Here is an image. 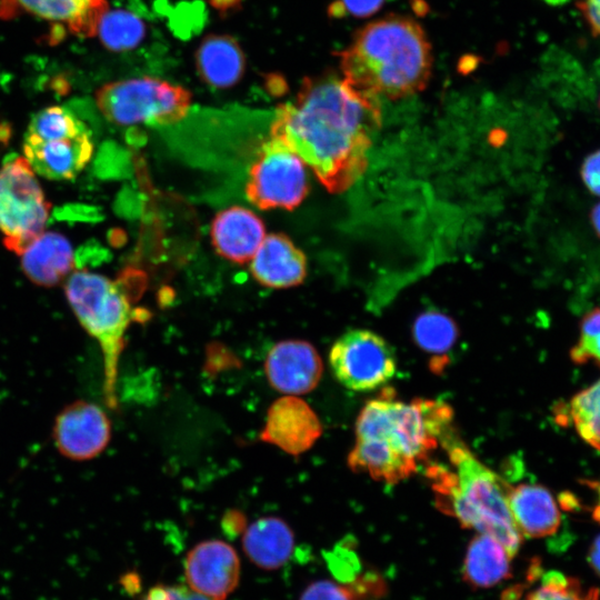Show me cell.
<instances>
[{
  "instance_id": "cell-23",
  "label": "cell",
  "mask_w": 600,
  "mask_h": 600,
  "mask_svg": "<svg viewBox=\"0 0 600 600\" xmlns=\"http://www.w3.org/2000/svg\"><path fill=\"white\" fill-rule=\"evenodd\" d=\"M147 34L144 20L130 9L110 8L101 17L97 34L110 51L126 52L139 47Z\"/></svg>"
},
{
  "instance_id": "cell-7",
  "label": "cell",
  "mask_w": 600,
  "mask_h": 600,
  "mask_svg": "<svg viewBox=\"0 0 600 600\" xmlns=\"http://www.w3.org/2000/svg\"><path fill=\"white\" fill-rule=\"evenodd\" d=\"M191 92L171 82L140 77L112 81L96 92L99 111L117 126H169L189 112Z\"/></svg>"
},
{
  "instance_id": "cell-32",
  "label": "cell",
  "mask_w": 600,
  "mask_h": 600,
  "mask_svg": "<svg viewBox=\"0 0 600 600\" xmlns=\"http://www.w3.org/2000/svg\"><path fill=\"white\" fill-rule=\"evenodd\" d=\"M581 178L593 194L600 196V150L590 153L581 166Z\"/></svg>"
},
{
  "instance_id": "cell-28",
  "label": "cell",
  "mask_w": 600,
  "mask_h": 600,
  "mask_svg": "<svg viewBox=\"0 0 600 600\" xmlns=\"http://www.w3.org/2000/svg\"><path fill=\"white\" fill-rule=\"evenodd\" d=\"M324 558L332 574L342 583L351 582L360 573L359 559L348 539L340 541Z\"/></svg>"
},
{
  "instance_id": "cell-22",
  "label": "cell",
  "mask_w": 600,
  "mask_h": 600,
  "mask_svg": "<svg viewBox=\"0 0 600 600\" xmlns=\"http://www.w3.org/2000/svg\"><path fill=\"white\" fill-rule=\"evenodd\" d=\"M511 556L493 537L474 536L466 550L462 579L472 589H488L511 577Z\"/></svg>"
},
{
  "instance_id": "cell-26",
  "label": "cell",
  "mask_w": 600,
  "mask_h": 600,
  "mask_svg": "<svg viewBox=\"0 0 600 600\" xmlns=\"http://www.w3.org/2000/svg\"><path fill=\"white\" fill-rule=\"evenodd\" d=\"M526 600H600V591L597 588H586L574 577L560 571H548L541 580V584L531 591Z\"/></svg>"
},
{
  "instance_id": "cell-3",
  "label": "cell",
  "mask_w": 600,
  "mask_h": 600,
  "mask_svg": "<svg viewBox=\"0 0 600 600\" xmlns=\"http://www.w3.org/2000/svg\"><path fill=\"white\" fill-rule=\"evenodd\" d=\"M342 77L378 98L399 99L423 90L432 72V50L421 24L389 14L359 29L339 53Z\"/></svg>"
},
{
  "instance_id": "cell-34",
  "label": "cell",
  "mask_w": 600,
  "mask_h": 600,
  "mask_svg": "<svg viewBox=\"0 0 600 600\" xmlns=\"http://www.w3.org/2000/svg\"><path fill=\"white\" fill-rule=\"evenodd\" d=\"M580 8L592 31L600 36V0H583Z\"/></svg>"
},
{
  "instance_id": "cell-33",
  "label": "cell",
  "mask_w": 600,
  "mask_h": 600,
  "mask_svg": "<svg viewBox=\"0 0 600 600\" xmlns=\"http://www.w3.org/2000/svg\"><path fill=\"white\" fill-rule=\"evenodd\" d=\"M384 0H340L343 11L358 17L366 18L376 13Z\"/></svg>"
},
{
  "instance_id": "cell-14",
  "label": "cell",
  "mask_w": 600,
  "mask_h": 600,
  "mask_svg": "<svg viewBox=\"0 0 600 600\" xmlns=\"http://www.w3.org/2000/svg\"><path fill=\"white\" fill-rule=\"evenodd\" d=\"M322 370V361L316 348L303 340L276 343L264 362L270 386L286 396L312 391L321 379Z\"/></svg>"
},
{
  "instance_id": "cell-21",
  "label": "cell",
  "mask_w": 600,
  "mask_h": 600,
  "mask_svg": "<svg viewBox=\"0 0 600 600\" xmlns=\"http://www.w3.org/2000/svg\"><path fill=\"white\" fill-rule=\"evenodd\" d=\"M242 547L246 556L257 567L276 570L290 559L294 534L281 518L262 517L244 530Z\"/></svg>"
},
{
  "instance_id": "cell-18",
  "label": "cell",
  "mask_w": 600,
  "mask_h": 600,
  "mask_svg": "<svg viewBox=\"0 0 600 600\" xmlns=\"http://www.w3.org/2000/svg\"><path fill=\"white\" fill-rule=\"evenodd\" d=\"M508 503L522 537L551 536L561 523V513L553 496L541 484H509Z\"/></svg>"
},
{
  "instance_id": "cell-8",
  "label": "cell",
  "mask_w": 600,
  "mask_h": 600,
  "mask_svg": "<svg viewBox=\"0 0 600 600\" xmlns=\"http://www.w3.org/2000/svg\"><path fill=\"white\" fill-rule=\"evenodd\" d=\"M50 202L24 157L0 169V231L6 248L21 254L44 230Z\"/></svg>"
},
{
  "instance_id": "cell-20",
  "label": "cell",
  "mask_w": 600,
  "mask_h": 600,
  "mask_svg": "<svg viewBox=\"0 0 600 600\" xmlns=\"http://www.w3.org/2000/svg\"><path fill=\"white\" fill-rule=\"evenodd\" d=\"M200 78L216 89H228L242 78L246 57L239 42L228 34L206 37L196 51Z\"/></svg>"
},
{
  "instance_id": "cell-6",
  "label": "cell",
  "mask_w": 600,
  "mask_h": 600,
  "mask_svg": "<svg viewBox=\"0 0 600 600\" xmlns=\"http://www.w3.org/2000/svg\"><path fill=\"white\" fill-rule=\"evenodd\" d=\"M22 148L38 174L71 180L88 164L94 146L89 129L70 109L50 106L31 118Z\"/></svg>"
},
{
  "instance_id": "cell-4",
  "label": "cell",
  "mask_w": 600,
  "mask_h": 600,
  "mask_svg": "<svg viewBox=\"0 0 600 600\" xmlns=\"http://www.w3.org/2000/svg\"><path fill=\"white\" fill-rule=\"evenodd\" d=\"M452 470L429 468L436 502L463 528L486 533L501 542L511 558L522 543L509 508V483L480 462L454 433L452 427L440 438Z\"/></svg>"
},
{
  "instance_id": "cell-35",
  "label": "cell",
  "mask_w": 600,
  "mask_h": 600,
  "mask_svg": "<svg viewBox=\"0 0 600 600\" xmlns=\"http://www.w3.org/2000/svg\"><path fill=\"white\" fill-rule=\"evenodd\" d=\"M244 519L239 513L231 511L230 516H226L223 520V529L227 533L236 536L243 530Z\"/></svg>"
},
{
  "instance_id": "cell-37",
  "label": "cell",
  "mask_w": 600,
  "mask_h": 600,
  "mask_svg": "<svg viewBox=\"0 0 600 600\" xmlns=\"http://www.w3.org/2000/svg\"><path fill=\"white\" fill-rule=\"evenodd\" d=\"M590 219L597 236L600 238V202L593 207Z\"/></svg>"
},
{
  "instance_id": "cell-12",
  "label": "cell",
  "mask_w": 600,
  "mask_h": 600,
  "mask_svg": "<svg viewBox=\"0 0 600 600\" xmlns=\"http://www.w3.org/2000/svg\"><path fill=\"white\" fill-rule=\"evenodd\" d=\"M184 574L188 587L210 600H226L240 580L236 550L221 540L196 544L187 554Z\"/></svg>"
},
{
  "instance_id": "cell-27",
  "label": "cell",
  "mask_w": 600,
  "mask_h": 600,
  "mask_svg": "<svg viewBox=\"0 0 600 600\" xmlns=\"http://www.w3.org/2000/svg\"><path fill=\"white\" fill-rule=\"evenodd\" d=\"M570 358L578 364L593 362L600 367V308L583 317L579 339L570 350Z\"/></svg>"
},
{
  "instance_id": "cell-11",
  "label": "cell",
  "mask_w": 600,
  "mask_h": 600,
  "mask_svg": "<svg viewBox=\"0 0 600 600\" xmlns=\"http://www.w3.org/2000/svg\"><path fill=\"white\" fill-rule=\"evenodd\" d=\"M111 438V423L97 404L78 400L56 418L53 440L59 452L76 460H90L100 454Z\"/></svg>"
},
{
  "instance_id": "cell-29",
  "label": "cell",
  "mask_w": 600,
  "mask_h": 600,
  "mask_svg": "<svg viewBox=\"0 0 600 600\" xmlns=\"http://www.w3.org/2000/svg\"><path fill=\"white\" fill-rule=\"evenodd\" d=\"M344 584L353 600H379L387 589L383 578L372 570L359 573L351 582Z\"/></svg>"
},
{
  "instance_id": "cell-38",
  "label": "cell",
  "mask_w": 600,
  "mask_h": 600,
  "mask_svg": "<svg viewBox=\"0 0 600 600\" xmlns=\"http://www.w3.org/2000/svg\"><path fill=\"white\" fill-rule=\"evenodd\" d=\"M597 488V500L596 504L592 508V518L600 523V481L596 483Z\"/></svg>"
},
{
  "instance_id": "cell-5",
  "label": "cell",
  "mask_w": 600,
  "mask_h": 600,
  "mask_svg": "<svg viewBox=\"0 0 600 600\" xmlns=\"http://www.w3.org/2000/svg\"><path fill=\"white\" fill-rule=\"evenodd\" d=\"M69 304L83 329L94 338L103 357V393L117 407V376L124 334L133 319L128 294L116 281L87 270L72 272L64 284Z\"/></svg>"
},
{
  "instance_id": "cell-16",
  "label": "cell",
  "mask_w": 600,
  "mask_h": 600,
  "mask_svg": "<svg viewBox=\"0 0 600 600\" xmlns=\"http://www.w3.org/2000/svg\"><path fill=\"white\" fill-rule=\"evenodd\" d=\"M211 242L219 256L236 263L251 261L266 237L263 221L251 210L233 206L213 218Z\"/></svg>"
},
{
  "instance_id": "cell-25",
  "label": "cell",
  "mask_w": 600,
  "mask_h": 600,
  "mask_svg": "<svg viewBox=\"0 0 600 600\" xmlns=\"http://www.w3.org/2000/svg\"><path fill=\"white\" fill-rule=\"evenodd\" d=\"M560 421L566 418L578 434L600 452V379L576 393L566 412H559Z\"/></svg>"
},
{
  "instance_id": "cell-9",
  "label": "cell",
  "mask_w": 600,
  "mask_h": 600,
  "mask_svg": "<svg viewBox=\"0 0 600 600\" xmlns=\"http://www.w3.org/2000/svg\"><path fill=\"white\" fill-rule=\"evenodd\" d=\"M306 164L282 141L270 137L250 166L246 183L248 200L261 210H293L308 194Z\"/></svg>"
},
{
  "instance_id": "cell-36",
  "label": "cell",
  "mask_w": 600,
  "mask_h": 600,
  "mask_svg": "<svg viewBox=\"0 0 600 600\" xmlns=\"http://www.w3.org/2000/svg\"><path fill=\"white\" fill-rule=\"evenodd\" d=\"M588 562L600 578V534L593 540L588 552Z\"/></svg>"
},
{
  "instance_id": "cell-2",
  "label": "cell",
  "mask_w": 600,
  "mask_h": 600,
  "mask_svg": "<svg viewBox=\"0 0 600 600\" xmlns=\"http://www.w3.org/2000/svg\"><path fill=\"white\" fill-rule=\"evenodd\" d=\"M452 409L441 401L414 399L407 403L387 388L360 411L348 466L374 480L398 483L412 476L418 462L437 448L452 427Z\"/></svg>"
},
{
  "instance_id": "cell-19",
  "label": "cell",
  "mask_w": 600,
  "mask_h": 600,
  "mask_svg": "<svg viewBox=\"0 0 600 600\" xmlns=\"http://www.w3.org/2000/svg\"><path fill=\"white\" fill-rule=\"evenodd\" d=\"M24 274L36 284L53 287L71 274L74 257L69 240L58 232H42L20 254Z\"/></svg>"
},
{
  "instance_id": "cell-13",
  "label": "cell",
  "mask_w": 600,
  "mask_h": 600,
  "mask_svg": "<svg viewBox=\"0 0 600 600\" xmlns=\"http://www.w3.org/2000/svg\"><path fill=\"white\" fill-rule=\"evenodd\" d=\"M321 433V422L311 407L297 396H284L269 407L259 439L298 456L309 450Z\"/></svg>"
},
{
  "instance_id": "cell-17",
  "label": "cell",
  "mask_w": 600,
  "mask_h": 600,
  "mask_svg": "<svg viewBox=\"0 0 600 600\" xmlns=\"http://www.w3.org/2000/svg\"><path fill=\"white\" fill-rule=\"evenodd\" d=\"M252 277L269 288H290L307 276L304 253L283 233H270L251 259Z\"/></svg>"
},
{
  "instance_id": "cell-30",
  "label": "cell",
  "mask_w": 600,
  "mask_h": 600,
  "mask_svg": "<svg viewBox=\"0 0 600 600\" xmlns=\"http://www.w3.org/2000/svg\"><path fill=\"white\" fill-rule=\"evenodd\" d=\"M299 600H353V598L346 584L323 579L310 583Z\"/></svg>"
},
{
  "instance_id": "cell-31",
  "label": "cell",
  "mask_w": 600,
  "mask_h": 600,
  "mask_svg": "<svg viewBox=\"0 0 600 600\" xmlns=\"http://www.w3.org/2000/svg\"><path fill=\"white\" fill-rule=\"evenodd\" d=\"M143 600H210L184 586H164L152 587Z\"/></svg>"
},
{
  "instance_id": "cell-39",
  "label": "cell",
  "mask_w": 600,
  "mask_h": 600,
  "mask_svg": "<svg viewBox=\"0 0 600 600\" xmlns=\"http://www.w3.org/2000/svg\"><path fill=\"white\" fill-rule=\"evenodd\" d=\"M599 106H600V100H599Z\"/></svg>"
},
{
  "instance_id": "cell-1",
  "label": "cell",
  "mask_w": 600,
  "mask_h": 600,
  "mask_svg": "<svg viewBox=\"0 0 600 600\" xmlns=\"http://www.w3.org/2000/svg\"><path fill=\"white\" fill-rule=\"evenodd\" d=\"M381 123L378 99L343 77L306 78L293 102L279 104L270 137L300 157L332 193L363 173L373 132Z\"/></svg>"
},
{
  "instance_id": "cell-15",
  "label": "cell",
  "mask_w": 600,
  "mask_h": 600,
  "mask_svg": "<svg viewBox=\"0 0 600 600\" xmlns=\"http://www.w3.org/2000/svg\"><path fill=\"white\" fill-rule=\"evenodd\" d=\"M109 9L107 0H0V18L28 14L61 24L76 36L93 37L101 17Z\"/></svg>"
},
{
  "instance_id": "cell-10",
  "label": "cell",
  "mask_w": 600,
  "mask_h": 600,
  "mask_svg": "<svg viewBox=\"0 0 600 600\" xmlns=\"http://www.w3.org/2000/svg\"><path fill=\"white\" fill-rule=\"evenodd\" d=\"M329 363L336 379L353 391H371L397 370V356L381 336L366 329L343 333L331 347Z\"/></svg>"
},
{
  "instance_id": "cell-24",
  "label": "cell",
  "mask_w": 600,
  "mask_h": 600,
  "mask_svg": "<svg viewBox=\"0 0 600 600\" xmlns=\"http://www.w3.org/2000/svg\"><path fill=\"white\" fill-rule=\"evenodd\" d=\"M412 337L417 346L438 359L446 356L456 344L459 331L451 317L436 309H428L418 314L412 324Z\"/></svg>"
}]
</instances>
